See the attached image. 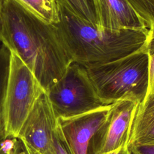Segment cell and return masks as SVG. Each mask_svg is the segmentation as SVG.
<instances>
[{
    "mask_svg": "<svg viewBox=\"0 0 154 154\" xmlns=\"http://www.w3.org/2000/svg\"><path fill=\"white\" fill-rule=\"evenodd\" d=\"M20 145L19 138H7L0 144V154H16Z\"/></svg>",
    "mask_w": 154,
    "mask_h": 154,
    "instance_id": "e0dca14e",
    "label": "cell"
},
{
    "mask_svg": "<svg viewBox=\"0 0 154 154\" xmlns=\"http://www.w3.org/2000/svg\"><path fill=\"white\" fill-rule=\"evenodd\" d=\"M46 93L57 118L71 117L108 105L97 95L86 68L74 62Z\"/></svg>",
    "mask_w": 154,
    "mask_h": 154,
    "instance_id": "5b68a950",
    "label": "cell"
},
{
    "mask_svg": "<svg viewBox=\"0 0 154 154\" xmlns=\"http://www.w3.org/2000/svg\"><path fill=\"white\" fill-rule=\"evenodd\" d=\"M85 68L97 95L106 105L126 98L141 102L147 95L149 57L144 46L117 60Z\"/></svg>",
    "mask_w": 154,
    "mask_h": 154,
    "instance_id": "3957f363",
    "label": "cell"
},
{
    "mask_svg": "<svg viewBox=\"0 0 154 154\" xmlns=\"http://www.w3.org/2000/svg\"><path fill=\"white\" fill-rule=\"evenodd\" d=\"M16 154H29L28 152H27V150H26V149L25 148V147L23 146V145L22 144L21 142H20V147L19 148Z\"/></svg>",
    "mask_w": 154,
    "mask_h": 154,
    "instance_id": "44dd1931",
    "label": "cell"
},
{
    "mask_svg": "<svg viewBox=\"0 0 154 154\" xmlns=\"http://www.w3.org/2000/svg\"><path fill=\"white\" fill-rule=\"evenodd\" d=\"M144 49L149 57V87L147 93V95L154 93V25H151L149 28Z\"/></svg>",
    "mask_w": 154,
    "mask_h": 154,
    "instance_id": "9a60e30c",
    "label": "cell"
},
{
    "mask_svg": "<svg viewBox=\"0 0 154 154\" xmlns=\"http://www.w3.org/2000/svg\"><path fill=\"white\" fill-rule=\"evenodd\" d=\"M43 22L55 24L58 22L57 0H13Z\"/></svg>",
    "mask_w": 154,
    "mask_h": 154,
    "instance_id": "8fae6325",
    "label": "cell"
},
{
    "mask_svg": "<svg viewBox=\"0 0 154 154\" xmlns=\"http://www.w3.org/2000/svg\"><path fill=\"white\" fill-rule=\"evenodd\" d=\"M3 20L5 46L17 54L46 91L72 63L57 27L13 0H4Z\"/></svg>",
    "mask_w": 154,
    "mask_h": 154,
    "instance_id": "6da1fadb",
    "label": "cell"
},
{
    "mask_svg": "<svg viewBox=\"0 0 154 154\" xmlns=\"http://www.w3.org/2000/svg\"><path fill=\"white\" fill-rule=\"evenodd\" d=\"M53 148L55 154H73L61 130L58 120L53 134Z\"/></svg>",
    "mask_w": 154,
    "mask_h": 154,
    "instance_id": "2e32d148",
    "label": "cell"
},
{
    "mask_svg": "<svg viewBox=\"0 0 154 154\" xmlns=\"http://www.w3.org/2000/svg\"><path fill=\"white\" fill-rule=\"evenodd\" d=\"M154 145V93L138 103L132 122L128 146Z\"/></svg>",
    "mask_w": 154,
    "mask_h": 154,
    "instance_id": "30bf717a",
    "label": "cell"
},
{
    "mask_svg": "<svg viewBox=\"0 0 154 154\" xmlns=\"http://www.w3.org/2000/svg\"><path fill=\"white\" fill-rule=\"evenodd\" d=\"M139 103L126 98L111 104L105 121L90 142L88 154H105L128 146L132 122Z\"/></svg>",
    "mask_w": 154,
    "mask_h": 154,
    "instance_id": "8992f818",
    "label": "cell"
},
{
    "mask_svg": "<svg viewBox=\"0 0 154 154\" xmlns=\"http://www.w3.org/2000/svg\"><path fill=\"white\" fill-rule=\"evenodd\" d=\"M54 24L72 61L85 67L109 63L144 48L149 29L111 30L81 20L57 1Z\"/></svg>",
    "mask_w": 154,
    "mask_h": 154,
    "instance_id": "7a4b0ae2",
    "label": "cell"
},
{
    "mask_svg": "<svg viewBox=\"0 0 154 154\" xmlns=\"http://www.w3.org/2000/svg\"><path fill=\"white\" fill-rule=\"evenodd\" d=\"M4 0H0V42L5 46L6 41L4 32V20H3V7Z\"/></svg>",
    "mask_w": 154,
    "mask_h": 154,
    "instance_id": "d6986e66",
    "label": "cell"
},
{
    "mask_svg": "<svg viewBox=\"0 0 154 154\" xmlns=\"http://www.w3.org/2000/svg\"><path fill=\"white\" fill-rule=\"evenodd\" d=\"M20 142H21V141H20ZM23 146L25 147V148L26 149V150H27V152H28L29 154H40L38 152L35 151L34 150H33V149H31V148H29V147H28L25 146V145H23Z\"/></svg>",
    "mask_w": 154,
    "mask_h": 154,
    "instance_id": "7402d4cb",
    "label": "cell"
},
{
    "mask_svg": "<svg viewBox=\"0 0 154 154\" xmlns=\"http://www.w3.org/2000/svg\"><path fill=\"white\" fill-rule=\"evenodd\" d=\"M105 154H131V153L128 148V146H125L119 149H117L116 150H114Z\"/></svg>",
    "mask_w": 154,
    "mask_h": 154,
    "instance_id": "ffe728a7",
    "label": "cell"
},
{
    "mask_svg": "<svg viewBox=\"0 0 154 154\" xmlns=\"http://www.w3.org/2000/svg\"><path fill=\"white\" fill-rule=\"evenodd\" d=\"M111 105L71 117L58 118L73 154H88L90 142L105 121Z\"/></svg>",
    "mask_w": 154,
    "mask_h": 154,
    "instance_id": "ba28073f",
    "label": "cell"
},
{
    "mask_svg": "<svg viewBox=\"0 0 154 154\" xmlns=\"http://www.w3.org/2000/svg\"><path fill=\"white\" fill-rule=\"evenodd\" d=\"M147 28L154 25V0H127Z\"/></svg>",
    "mask_w": 154,
    "mask_h": 154,
    "instance_id": "5bb4252c",
    "label": "cell"
},
{
    "mask_svg": "<svg viewBox=\"0 0 154 154\" xmlns=\"http://www.w3.org/2000/svg\"><path fill=\"white\" fill-rule=\"evenodd\" d=\"M10 60V51L4 45L0 47V144L5 139L2 120V104L6 89Z\"/></svg>",
    "mask_w": 154,
    "mask_h": 154,
    "instance_id": "4fadbf2b",
    "label": "cell"
},
{
    "mask_svg": "<svg viewBox=\"0 0 154 154\" xmlns=\"http://www.w3.org/2000/svg\"><path fill=\"white\" fill-rule=\"evenodd\" d=\"M44 92L45 90L31 70L17 54L11 50L8 76L2 104L5 138H18L28 115Z\"/></svg>",
    "mask_w": 154,
    "mask_h": 154,
    "instance_id": "277c9868",
    "label": "cell"
},
{
    "mask_svg": "<svg viewBox=\"0 0 154 154\" xmlns=\"http://www.w3.org/2000/svg\"><path fill=\"white\" fill-rule=\"evenodd\" d=\"M131 154H154V145H134L128 147Z\"/></svg>",
    "mask_w": 154,
    "mask_h": 154,
    "instance_id": "ac0fdd59",
    "label": "cell"
},
{
    "mask_svg": "<svg viewBox=\"0 0 154 154\" xmlns=\"http://www.w3.org/2000/svg\"><path fill=\"white\" fill-rule=\"evenodd\" d=\"M57 125L58 118L45 91L34 105L18 138L40 154H55L53 134Z\"/></svg>",
    "mask_w": 154,
    "mask_h": 154,
    "instance_id": "52a82bcc",
    "label": "cell"
},
{
    "mask_svg": "<svg viewBox=\"0 0 154 154\" xmlns=\"http://www.w3.org/2000/svg\"><path fill=\"white\" fill-rule=\"evenodd\" d=\"M98 25L111 30L149 29L127 0H93Z\"/></svg>",
    "mask_w": 154,
    "mask_h": 154,
    "instance_id": "9c48e42d",
    "label": "cell"
},
{
    "mask_svg": "<svg viewBox=\"0 0 154 154\" xmlns=\"http://www.w3.org/2000/svg\"><path fill=\"white\" fill-rule=\"evenodd\" d=\"M72 14L82 20L97 25L98 21L93 0H57Z\"/></svg>",
    "mask_w": 154,
    "mask_h": 154,
    "instance_id": "7c38bea8",
    "label": "cell"
}]
</instances>
